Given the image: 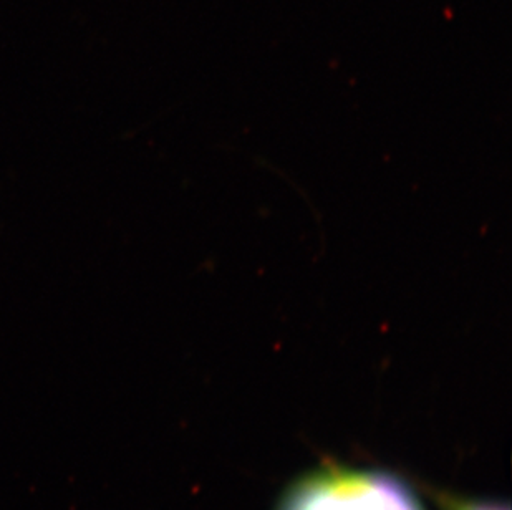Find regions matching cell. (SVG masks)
Masks as SVG:
<instances>
[{
  "mask_svg": "<svg viewBox=\"0 0 512 510\" xmlns=\"http://www.w3.org/2000/svg\"><path fill=\"white\" fill-rule=\"evenodd\" d=\"M276 510H426L410 484L375 467L325 464L292 482Z\"/></svg>",
  "mask_w": 512,
  "mask_h": 510,
  "instance_id": "obj_1",
  "label": "cell"
},
{
  "mask_svg": "<svg viewBox=\"0 0 512 510\" xmlns=\"http://www.w3.org/2000/svg\"><path fill=\"white\" fill-rule=\"evenodd\" d=\"M441 506L446 510H509L506 504L479 499H463V497L440 496Z\"/></svg>",
  "mask_w": 512,
  "mask_h": 510,
  "instance_id": "obj_2",
  "label": "cell"
}]
</instances>
